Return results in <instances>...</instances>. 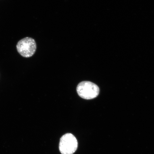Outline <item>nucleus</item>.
Instances as JSON below:
<instances>
[{"label": "nucleus", "instance_id": "nucleus-1", "mask_svg": "<svg viewBox=\"0 0 154 154\" xmlns=\"http://www.w3.org/2000/svg\"><path fill=\"white\" fill-rule=\"evenodd\" d=\"M78 95L82 99L90 100L94 99L99 95L100 89L96 84L90 82L80 83L77 87Z\"/></svg>", "mask_w": 154, "mask_h": 154}, {"label": "nucleus", "instance_id": "nucleus-2", "mask_svg": "<svg viewBox=\"0 0 154 154\" xmlns=\"http://www.w3.org/2000/svg\"><path fill=\"white\" fill-rule=\"evenodd\" d=\"M78 147V140L72 134H65L61 138L59 149L61 154H73Z\"/></svg>", "mask_w": 154, "mask_h": 154}, {"label": "nucleus", "instance_id": "nucleus-3", "mask_svg": "<svg viewBox=\"0 0 154 154\" xmlns=\"http://www.w3.org/2000/svg\"><path fill=\"white\" fill-rule=\"evenodd\" d=\"M17 49L23 57H29L33 56L36 49L35 40L30 37H26L19 40L17 43Z\"/></svg>", "mask_w": 154, "mask_h": 154}]
</instances>
